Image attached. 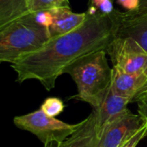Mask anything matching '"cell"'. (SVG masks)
Segmentation results:
<instances>
[{"label":"cell","instance_id":"cell-17","mask_svg":"<svg viewBox=\"0 0 147 147\" xmlns=\"http://www.w3.org/2000/svg\"><path fill=\"white\" fill-rule=\"evenodd\" d=\"M117 3L127 11H136L139 7V0H117Z\"/></svg>","mask_w":147,"mask_h":147},{"label":"cell","instance_id":"cell-21","mask_svg":"<svg viewBox=\"0 0 147 147\" xmlns=\"http://www.w3.org/2000/svg\"><path fill=\"white\" fill-rule=\"evenodd\" d=\"M137 12H145L147 11V0H139V7Z\"/></svg>","mask_w":147,"mask_h":147},{"label":"cell","instance_id":"cell-10","mask_svg":"<svg viewBox=\"0 0 147 147\" xmlns=\"http://www.w3.org/2000/svg\"><path fill=\"white\" fill-rule=\"evenodd\" d=\"M53 16V23L49 28L50 36H59L78 28L87 19V13H75L68 6H60L49 9Z\"/></svg>","mask_w":147,"mask_h":147},{"label":"cell","instance_id":"cell-6","mask_svg":"<svg viewBox=\"0 0 147 147\" xmlns=\"http://www.w3.org/2000/svg\"><path fill=\"white\" fill-rule=\"evenodd\" d=\"M145 124L141 115L128 110L100 133L96 147H121Z\"/></svg>","mask_w":147,"mask_h":147},{"label":"cell","instance_id":"cell-7","mask_svg":"<svg viewBox=\"0 0 147 147\" xmlns=\"http://www.w3.org/2000/svg\"><path fill=\"white\" fill-rule=\"evenodd\" d=\"M116 19L115 37L133 39L147 52V11H113Z\"/></svg>","mask_w":147,"mask_h":147},{"label":"cell","instance_id":"cell-1","mask_svg":"<svg viewBox=\"0 0 147 147\" xmlns=\"http://www.w3.org/2000/svg\"><path fill=\"white\" fill-rule=\"evenodd\" d=\"M88 14V13H87ZM114 13L88 15L86 21L68 34L51 37L39 49L12 63L19 83L37 80L47 90L55 86L57 78L82 59L107 49L115 37Z\"/></svg>","mask_w":147,"mask_h":147},{"label":"cell","instance_id":"cell-2","mask_svg":"<svg viewBox=\"0 0 147 147\" xmlns=\"http://www.w3.org/2000/svg\"><path fill=\"white\" fill-rule=\"evenodd\" d=\"M107 52L101 50L79 61L68 71L76 84L77 97L97 109L111 87L112 68Z\"/></svg>","mask_w":147,"mask_h":147},{"label":"cell","instance_id":"cell-12","mask_svg":"<svg viewBox=\"0 0 147 147\" xmlns=\"http://www.w3.org/2000/svg\"><path fill=\"white\" fill-rule=\"evenodd\" d=\"M28 14L26 0H0V30Z\"/></svg>","mask_w":147,"mask_h":147},{"label":"cell","instance_id":"cell-4","mask_svg":"<svg viewBox=\"0 0 147 147\" xmlns=\"http://www.w3.org/2000/svg\"><path fill=\"white\" fill-rule=\"evenodd\" d=\"M13 121L16 127L36 135L44 145L50 142L62 143L78 127V124L63 122L47 115L41 109L16 116Z\"/></svg>","mask_w":147,"mask_h":147},{"label":"cell","instance_id":"cell-18","mask_svg":"<svg viewBox=\"0 0 147 147\" xmlns=\"http://www.w3.org/2000/svg\"><path fill=\"white\" fill-rule=\"evenodd\" d=\"M138 113L144 119L147 125V97L138 102Z\"/></svg>","mask_w":147,"mask_h":147},{"label":"cell","instance_id":"cell-11","mask_svg":"<svg viewBox=\"0 0 147 147\" xmlns=\"http://www.w3.org/2000/svg\"><path fill=\"white\" fill-rule=\"evenodd\" d=\"M147 81V73L130 74L118 68H112L111 87L120 96L133 99L137 92Z\"/></svg>","mask_w":147,"mask_h":147},{"label":"cell","instance_id":"cell-16","mask_svg":"<svg viewBox=\"0 0 147 147\" xmlns=\"http://www.w3.org/2000/svg\"><path fill=\"white\" fill-rule=\"evenodd\" d=\"M147 135V125L145 124L130 140H128L121 147H137L139 142Z\"/></svg>","mask_w":147,"mask_h":147},{"label":"cell","instance_id":"cell-22","mask_svg":"<svg viewBox=\"0 0 147 147\" xmlns=\"http://www.w3.org/2000/svg\"><path fill=\"white\" fill-rule=\"evenodd\" d=\"M105 1H106V0H91L92 6H94V7L97 8V9H98L99 6H100L103 2H105Z\"/></svg>","mask_w":147,"mask_h":147},{"label":"cell","instance_id":"cell-15","mask_svg":"<svg viewBox=\"0 0 147 147\" xmlns=\"http://www.w3.org/2000/svg\"><path fill=\"white\" fill-rule=\"evenodd\" d=\"M36 22L47 28H49L53 23V16L50 10H41L34 13Z\"/></svg>","mask_w":147,"mask_h":147},{"label":"cell","instance_id":"cell-3","mask_svg":"<svg viewBox=\"0 0 147 147\" xmlns=\"http://www.w3.org/2000/svg\"><path fill=\"white\" fill-rule=\"evenodd\" d=\"M51 38L49 29L28 14L0 30V63H14L39 49Z\"/></svg>","mask_w":147,"mask_h":147},{"label":"cell","instance_id":"cell-23","mask_svg":"<svg viewBox=\"0 0 147 147\" xmlns=\"http://www.w3.org/2000/svg\"><path fill=\"white\" fill-rule=\"evenodd\" d=\"M58 143H54V142H50V143H47L44 145V147H57Z\"/></svg>","mask_w":147,"mask_h":147},{"label":"cell","instance_id":"cell-8","mask_svg":"<svg viewBox=\"0 0 147 147\" xmlns=\"http://www.w3.org/2000/svg\"><path fill=\"white\" fill-rule=\"evenodd\" d=\"M132 102L128 97L118 95L110 87L100 106L93 109L96 115L99 134L110 123L122 116L129 109L127 105Z\"/></svg>","mask_w":147,"mask_h":147},{"label":"cell","instance_id":"cell-5","mask_svg":"<svg viewBox=\"0 0 147 147\" xmlns=\"http://www.w3.org/2000/svg\"><path fill=\"white\" fill-rule=\"evenodd\" d=\"M106 52L113 67L130 74L147 73V52L133 39L114 37Z\"/></svg>","mask_w":147,"mask_h":147},{"label":"cell","instance_id":"cell-19","mask_svg":"<svg viewBox=\"0 0 147 147\" xmlns=\"http://www.w3.org/2000/svg\"><path fill=\"white\" fill-rule=\"evenodd\" d=\"M98 9L100 10V13L104 14V15H110V14H112L114 11L112 0H106L105 2H103L99 6Z\"/></svg>","mask_w":147,"mask_h":147},{"label":"cell","instance_id":"cell-9","mask_svg":"<svg viewBox=\"0 0 147 147\" xmlns=\"http://www.w3.org/2000/svg\"><path fill=\"white\" fill-rule=\"evenodd\" d=\"M99 140L97 120L93 111L85 120L78 123L75 132L57 147H96Z\"/></svg>","mask_w":147,"mask_h":147},{"label":"cell","instance_id":"cell-20","mask_svg":"<svg viewBox=\"0 0 147 147\" xmlns=\"http://www.w3.org/2000/svg\"><path fill=\"white\" fill-rule=\"evenodd\" d=\"M147 97V81L146 84L141 87V89L137 92V94L135 95V96L133 97V99L132 100V102H139L141 99Z\"/></svg>","mask_w":147,"mask_h":147},{"label":"cell","instance_id":"cell-13","mask_svg":"<svg viewBox=\"0 0 147 147\" xmlns=\"http://www.w3.org/2000/svg\"><path fill=\"white\" fill-rule=\"evenodd\" d=\"M30 13L34 14L41 10H49L60 6H64L68 0H26Z\"/></svg>","mask_w":147,"mask_h":147},{"label":"cell","instance_id":"cell-14","mask_svg":"<svg viewBox=\"0 0 147 147\" xmlns=\"http://www.w3.org/2000/svg\"><path fill=\"white\" fill-rule=\"evenodd\" d=\"M40 109L50 117H56L64 110V103L60 98L48 97L41 105Z\"/></svg>","mask_w":147,"mask_h":147}]
</instances>
